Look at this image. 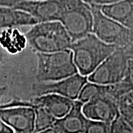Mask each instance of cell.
I'll return each mask as SVG.
<instances>
[{
  "mask_svg": "<svg viewBox=\"0 0 133 133\" xmlns=\"http://www.w3.org/2000/svg\"><path fill=\"white\" fill-rule=\"evenodd\" d=\"M8 92V87L6 86H0V100Z\"/></svg>",
  "mask_w": 133,
  "mask_h": 133,
  "instance_id": "d4e9b609",
  "label": "cell"
},
{
  "mask_svg": "<svg viewBox=\"0 0 133 133\" xmlns=\"http://www.w3.org/2000/svg\"><path fill=\"white\" fill-rule=\"evenodd\" d=\"M82 112L89 120L109 123L120 115L117 101L109 94L100 95L84 103Z\"/></svg>",
  "mask_w": 133,
  "mask_h": 133,
  "instance_id": "9c48e42d",
  "label": "cell"
},
{
  "mask_svg": "<svg viewBox=\"0 0 133 133\" xmlns=\"http://www.w3.org/2000/svg\"><path fill=\"white\" fill-rule=\"evenodd\" d=\"M0 118L14 133H34L35 109L30 107H14L0 109Z\"/></svg>",
  "mask_w": 133,
  "mask_h": 133,
  "instance_id": "30bf717a",
  "label": "cell"
},
{
  "mask_svg": "<svg viewBox=\"0 0 133 133\" xmlns=\"http://www.w3.org/2000/svg\"><path fill=\"white\" fill-rule=\"evenodd\" d=\"M33 108L43 107L56 119L62 118L72 108L74 101L57 94L39 95L30 101Z\"/></svg>",
  "mask_w": 133,
  "mask_h": 133,
  "instance_id": "7c38bea8",
  "label": "cell"
},
{
  "mask_svg": "<svg viewBox=\"0 0 133 133\" xmlns=\"http://www.w3.org/2000/svg\"><path fill=\"white\" fill-rule=\"evenodd\" d=\"M39 23L26 12L13 8L0 6V30L22 26H33Z\"/></svg>",
  "mask_w": 133,
  "mask_h": 133,
  "instance_id": "5bb4252c",
  "label": "cell"
},
{
  "mask_svg": "<svg viewBox=\"0 0 133 133\" xmlns=\"http://www.w3.org/2000/svg\"><path fill=\"white\" fill-rule=\"evenodd\" d=\"M87 81V76H81L78 72L60 81L34 84L33 90L37 96L47 94H57L76 101L78 99L81 89Z\"/></svg>",
  "mask_w": 133,
  "mask_h": 133,
  "instance_id": "52a82bcc",
  "label": "cell"
},
{
  "mask_svg": "<svg viewBox=\"0 0 133 133\" xmlns=\"http://www.w3.org/2000/svg\"><path fill=\"white\" fill-rule=\"evenodd\" d=\"M24 1H33V0H0V6L14 8L18 3Z\"/></svg>",
  "mask_w": 133,
  "mask_h": 133,
  "instance_id": "44dd1931",
  "label": "cell"
},
{
  "mask_svg": "<svg viewBox=\"0 0 133 133\" xmlns=\"http://www.w3.org/2000/svg\"><path fill=\"white\" fill-rule=\"evenodd\" d=\"M28 44L25 34L22 33L18 28H6L0 32V46L10 54L22 52Z\"/></svg>",
  "mask_w": 133,
  "mask_h": 133,
  "instance_id": "9a60e30c",
  "label": "cell"
},
{
  "mask_svg": "<svg viewBox=\"0 0 133 133\" xmlns=\"http://www.w3.org/2000/svg\"><path fill=\"white\" fill-rule=\"evenodd\" d=\"M56 120V118L43 107H36L34 133L39 132L53 127Z\"/></svg>",
  "mask_w": 133,
  "mask_h": 133,
  "instance_id": "e0dca14e",
  "label": "cell"
},
{
  "mask_svg": "<svg viewBox=\"0 0 133 133\" xmlns=\"http://www.w3.org/2000/svg\"><path fill=\"white\" fill-rule=\"evenodd\" d=\"M69 49L72 52L78 73L87 77L117 48L103 42L91 33L72 43Z\"/></svg>",
  "mask_w": 133,
  "mask_h": 133,
  "instance_id": "6da1fadb",
  "label": "cell"
},
{
  "mask_svg": "<svg viewBox=\"0 0 133 133\" xmlns=\"http://www.w3.org/2000/svg\"><path fill=\"white\" fill-rule=\"evenodd\" d=\"M36 57L38 82H55L78 72L70 49L50 53L36 52Z\"/></svg>",
  "mask_w": 133,
  "mask_h": 133,
  "instance_id": "3957f363",
  "label": "cell"
},
{
  "mask_svg": "<svg viewBox=\"0 0 133 133\" xmlns=\"http://www.w3.org/2000/svg\"><path fill=\"white\" fill-rule=\"evenodd\" d=\"M0 133H14V130L9 127L1 118H0Z\"/></svg>",
  "mask_w": 133,
  "mask_h": 133,
  "instance_id": "7402d4cb",
  "label": "cell"
},
{
  "mask_svg": "<svg viewBox=\"0 0 133 133\" xmlns=\"http://www.w3.org/2000/svg\"><path fill=\"white\" fill-rule=\"evenodd\" d=\"M83 104L78 100L74 101L69 112L62 118L56 119L53 127L62 133H84L88 119L82 112Z\"/></svg>",
  "mask_w": 133,
  "mask_h": 133,
  "instance_id": "8fae6325",
  "label": "cell"
},
{
  "mask_svg": "<svg viewBox=\"0 0 133 133\" xmlns=\"http://www.w3.org/2000/svg\"><path fill=\"white\" fill-rule=\"evenodd\" d=\"M93 16L92 32L101 41L124 50L133 42V31L104 15L98 5H90Z\"/></svg>",
  "mask_w": 133,
  "mask_h": 133,
  "instance_id": "277c9868",
  "label": "cell"
},
{
  "mask_svg": "<svg viewBox=\"0 0 133 133\" xmlns=\"http://www.w3.org/2000/svg\"><path fill=\"white\" fill-rule=\"evenodd\" d=\"M126 54V56H127L129 60H132L133 61V42L127 48H126L125 49L123 50Z\"/></svg>",
  "mask_w": 133,
  "mask_h": 133,
  "instance_id": "603a6c76",
  "label": "cell"
},
{
  "mask_svg": "<svg viewBox=\"0 0 133 133\" xmlns=\"http://www.w3.org/2000/svg\"><path fill=\"white\" fill-rule=\"evenodd\" d=\"M109 85H101L87 81L81 89L77 100L84 104L98 96L109 94Z\"/></svg>",
  "mask_w": 133,
  "mask_h": 133,
  "instance_id": "2e32d148",
  "label": "cell"
},
{
  "mask_svg": "<svg viewBox=\"0 0 133 133\" xmlns=\"http://www.w3.org/2000/svg\"><path fill=\"white\" fill-rule=\"evenodd\" d=\"M128 61V58L124 50L117 48L90 76H87V80L101 85L118 84L126 76Z\"/></svg>",
  "mask_w": 133,
  "mask_h": 133,
  "instance_id": "8992f818",
  "label": "cell"
},
{
  "mask_svg": "<svg viewBox=\"0 0 133 133\" xmlns=\"http://www.w3.org/2000/svg\"><path fill=\"white\" fill-rule=\"evenodd\" d=\"M112 132L133 133V130L128 121L119 115L112 122Z\"/></svg>",
  "mask_w": 133,
  "mask_h": 133,
  "instance_id": "d6986e66",
  "label": "cell"
},
{
  "mask_svg": "<svg viewBox=\"0 0 133 133\" xmlns=\"http://www.w3.org/2000/svg\"><path fill=\"white\" fill-rule=\"evenodd\" d=\"M37 133H62V132H60L58 129H56L54 127H52L50 128H48L47 129H44L43 131H41Z\"/></svg>",
  "mask_w": 133,
  "mask_h": 133,
  "instance_id": "cb8c5ba5",
  "label": "cell"
},
{
  "mask_svg": "<svg viewBox=\"0 0 133 133\" xmlns=\"http://www.w3.org/2000/svg\"><path fill=\"white\" fill-rule=\"evenodd\" d=\"M28 43L36 52L50 53L69 49L72 40L59 21L39 22L25 33Z\"/></svg>",
  "mask_w": 133,
  "mask_h": 133,
  "instance_id": "7a4b0ae2",
  "label": "cell"
},
{
  "mask_svg": "<svg viewBox=\"0 0 133 133\" xmlns=\"http://www.w3.org/2000/svg\"><path fill=\"white\" fill-rule=\"evenodd\" d=\"M72 42L92 32L93 16L90 5L83 0H66L65 9L59 21Z\"/></svg>",
  "mask_w": 133,
  "mask_h": 133,
  "instance_id": "5b68a950",
  "label": "cell"
},
{
  "mask_svg": "<svg viewBox=\"0 0 133 133\" xmlns=\"http://www.w3.org/2000/svg\"><path fill=\"white\" fill-rule=\"evenodd\" d=\"M84 133H112V123L88 119Z\"/></svg>",
  "mask_w": 133,
  "mask_h": 133,
  "instance_id": "ac0fdd59",
  "label": "cell"
},
{
  "mask_svg": "<svg viewBox=\"0 0 133 133\" xmlns=\"http://www.w3.org/2000/svg\"><path fill=\"white\" fill-rule=\"evenodd\" d=\"M66 0H33L19 2L13 8L31 15L38 22L60 21Z\"/></svg>",
  "mask_w": 133,
  "mask_h": 133,
  "instance_id": "ba28073f",
  "label": "cell"
},
{
  "mask_svg": "<svg viewBox=\"0 0 133 133\" xmlns=\"http://www.w3.org/2000/svg\"><path fill=\"white\" fill-rule=\"evenodd\" d=\"M99 8L107 16L133 31V0H120Z\"/></svg>",
  "mask_w": 133,
  "mask_h": 133,
  "instance_id": "4fadbf2b",
  "label": "cell"
},
{
  "mask_svg": "<svg viewBox=\"0 0 133 133\" xmlns=\"http://www.w3.org/2000/svg\"><path fill=\"white\" fill-rule=\"evenodd\" d=\"M130 124V126L132 127V130H133V124Z\"/></svg>",
  "mask_w": 133,
  "mask_h": 133,
  "instance_id": "484cf974",
  "label": "cell"
},
{
  "mask_svg": "<svg viewBox=\"0 0 133 133\" xmlns=\"http://www.w3.org/2000/svg\"><path fill=\"white\" fill-rule=\"evenodd\" d=\"M122 81L125 83L129 87L133 90V61L129 60L127 70L126 72V76Z\"/></svg>",
  "mask_w": 133,
  "mask_h": 133,
  "instance_id": "ffe728a7",
  "label": "cell"
}]
</instances>
